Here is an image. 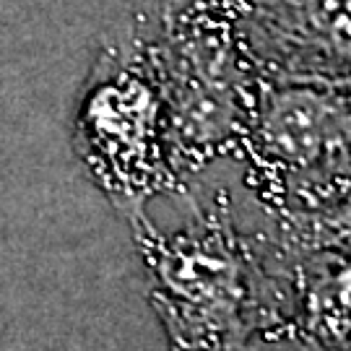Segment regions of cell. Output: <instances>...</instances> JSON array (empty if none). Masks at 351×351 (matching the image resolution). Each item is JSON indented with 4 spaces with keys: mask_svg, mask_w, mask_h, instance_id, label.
Here are the masks:
<instances>
[{
    "mask_svg": "<svg viewBox=\"0 0 351 351\" xmlns=\"http://www.w3.org/2000/svg\"><path fill=\"white\" fill-rule=\"evenodd\" d=\"M130 229L169 351H245L255 330L274 333L276 278L237 232L226 193L177 232H159L146 213Z\"/></svg>",
    "mask_w": 351,
    "mask_h": 351,
    "instance_id": "1",
    "label": "cell"
},
{
    "mask_svg": "<svg viewBox=\"0 0 351 351\" xmlns=\"http://www.w3.org/2000/svg\"><path fill=\"white\" fill-rule=\"evenodd\" d=\"M245 13V0L198 3L146 37L180 177L245 141L263 73Z\"/></svg>",
    "mask_w": 351,
    "mask_h": 351,
    "instance_id": "2",
    "label": "cell"
},
{
    "mask_svg": "<svg viewBox=\"0 0 351 351\" xmlns=\"http://www.w3.org/2000/svg\"><path fill=\"white\" fill-rule=\"evenodd\" d=\"M291 289L284 333L320 351H351V239H281Z\"/></svg>",
    "mask_w": 351,
    "mask_h": 351,
    "instance_id": "6",
    "label": "cell"
},
{
    "mask_svg": "<svg viewBox=\"0 0 351 351\" xmlns=\"http://www.w3.org/2000/svg\"><path fill=\"white\" fill-rule=\"evenodd\" d=\"M239 149L281 219L336 208L351 195V81L263 68Z\"/></svg>",
    "mask_w": 351,
    "mask_h": 351,
    "instance_id": "4",
    "label": "cell"
},
{
    "mask_svg": "<svg viewBox=\"0 0 351 351\" xmlns=\"http://www.w3.org/2000/svg\"><path fill=\"white\" fill-rule=\"evenodd\" d=\"M281 239H300V242L351 239V195L330 211L281 219Z\"/></svg>",
    "mask_w": 351,
    "mask_h": 351,
    "instance_id": "7",
    "label": "cell"
},
{
    "mask_svg": "<svg viewBox=\"0 0 351 351\" xmlns=\"http://www.w3.org/2000/svg\"><path fill=\"white\" fill-rule=\"evenodd\" d=\"M265 71L351 81V0H245Z\"/></svg>",
    "mask_w": 351,
    "mask_h": 351,
    "instance_id": "5",
    "label": "cell"
},
{
    "mask_svg": "<svg viewBox=\"0 0 351 351\" xmlns=\"http://www.w3.org/2000/svg\"><path fill=\"white\" fill-rule=\"evenodd\" d=\"M73 151L128 224L180 188L167 107L143 34L101 45L73 114Z\"/></svg>",
    "mask_w": 351,
    "mask_h": 351,
    "instance_id": "3",
    "label": "cell"
}]
</instances>
